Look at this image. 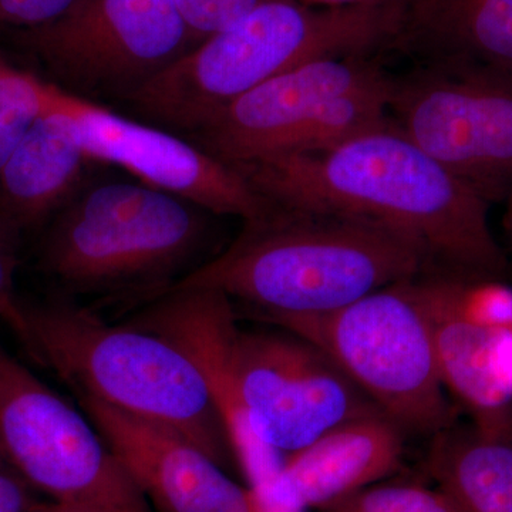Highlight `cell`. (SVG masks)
I'll list each match as a JSON object with an SVG mask.
<instances>
[{
	"mask_svg": "<svg viewBox=\"0 0 512 512\" xmlns=\"http://www.w3.org/2000/svg\"><path fill=\"white\" fill-rule=\"evenodd\" d=\"M127 322L170 340L200 367L255 493L323 434L383 414L308 340L279 328L239 329L231 299L214 289H170Z\"/></svg>",
	"mask_w": 512,
	"mask_h": 512,
	"instance_id": "cell-1",
	"label": "cell"
},
{
	"mask_svg": "<svg viewBox=\"0 0 512 512\" xmlns=\"http://www.w3.org/2000/svg\"><path fill=\"white\" fill-rule=\"evenodd\" d=\"M234 168L275 204L349 212L406 232L437 272L497 279L510 272L488 221L491 202L392 119L328 150Z\"/></svg>",
	"mask_w": 512,
	"mask_h": 512,
	"instance_id": "cell-2",
	"label": "cell"
},
{
	"mask_svg": "<svg viewBox=\"0 0 512 512\" xmlns=\"http://www.w3.org/2000/svg\"><path fill=\"white\" fill-rule=\"evenodd\" d=\"M433 272L419 242L386 222L272 202L244 221L224 252L165 291L214 289L248 303L256 316L316 315Z\"/></svg>",
	"mask_w": 512,
	"mask_h": 512,
	"instance_id": "cell-3",
	"label": "cell"
},
{
	"mask_svg": "<svg viewBox=\"0 0 512 512\" xmlns=\"http://www.w3.org/2000/svg\"><path fill=\"white\" fill-rule=\"evenodd\" d=\"M404 10L406 0L319 8L269 0L192 47L124 103L154 126L187 136L279 74L315 60L367 56L393 45Z\"/></svg>",
	"mask_w": 512,
	"mask_h": 512,
	"instance_id": "cell-4",
	"label": "cell"
},
{
	"mask_svg": "<svg viewBox=\"0 0 512 512\" xmlns=\"http://www.w3.org/2000/svg\"><path fill=\"white\" fill-rule=\"evenodd\" d=\"M74 393L183 434L224 467L235 458L210 386L183 349L67 298L25 302L10 329Z\"/></svg>",
	"mask_w": 512,
	"mask_h": 512,
	"instance_id": "cell-5",
	"label": "cell"
},
{
	"mask_svg": "<svg viewBox=\"0 0 512 512\" xmlns=\"http://www.w3.org/2000/svg\"><path fill=\"white\" fill-rule=\"evenodd\" d=\"M202 212L146 184L94 185L57 212L40 266L70 295L154 298L184 278L204 247Z\"/></svg>",
	"mask_w": 512,
	"mask_h": 512,
	"instance_id": "cell-6",
	"label": "cell"
},
{
	"mask_svg": "<svg viewBox=\"0 0 512 512\" xmlns=\"http://www.w3.org/2000/svg\"><path fill=\"white\" fill-rule=\"evenodd\" d=\"M421 276L336 311L256 318L318 346L404 433L433 437L456 419L437 363Z\"/></svg>",
	"mask_w": 512,
	"mask_h": 512,
	"instance_id": "cell-7",
	"label": "cell"
},
{
	"mask_svg": "<svg viewBox=\"0 0 512 512\" xmlns=\"http://www.w3.org/2000/svg\"><path fill=\"white\" fill-rule=\"evenodd\" d=\"M0 450L35 491L57 503L151 512L86 413L0 343Z\"/></svg>",
	"mask_w": 512,
	"mask_h": 512,
	"instance_id": "cell-8",
	"label": "cell"
},
{
	"mask_svg": "<svg viewBox=\"0 0 512 512\" xmlns=\"http://www.w3.org/2000/svg\"><path fill=\"white\" fill-rule=\"evenodd\" d=\"M22 40L63 92L117 101L198 45L174 0H74Z\"/></svg>",
	"mask_w": 512,
	"mask_h": 512,
	"instance_id": "cell-9",
	"label": "cell"
},
{
	"mask_svg": "<svg viewBox=\"0 0 512 512\" xmlns=\"http://www.w3.org/2000/svg\"><path fill=\"white\" fill-rule=\"evenodd\" d=\"M389 116L493 204L512 192V86L426 66L390 79Z\"/></svg>",
	"mask_w": 512,
	"mask_h": 512,
	"instance_id": "cell-10",
	"label": "cell"
},
{
	"mask_svg": "<svg viewBox=\"0 0 512 512\" xmlns=\"http://www.w3.org/2000/svg\"><path fill=\"white\" fill-rule=\"evenodd\" d=\"M90 161L119 165L141 184L175 195L215 215L254 220L272 207L247 178L187 138L127 119L50 83Z\"/></svg>",
	"mask_w": 512,
	"mask_h": 512,
	"instance_id": "cell-11",
	"label": "cell"
},
{
	"mask_svg": "<svg viewBox=\"0 0 512 512\" xmlns=\"http://www.w3.org/2000/svg\"><path fill=\"white\" fill-rule=\"evenodd\" d=\"M382 69L367 56L330 57L279 74L187 134L231 167L279 156L293 134L329 101L376 82Z\"/></svg>",
	"mask_w": 512,
	"mask_h": 512,
	"instance_id": "cell-12",
	"label": "cell"
},
{
	"mask_svg": "<svg viewBox=\"0 0 512 512\" xmlns=\"http://www.w3.org/2000/svg\"><path fill=\"white\" fill-rule=\"evenodd\" d=\"M77 402L134 484L161 512H265L200 447L170 427L76 393Z\"/></svg>",
	"mask_w": 512,
	"mask_h": 512,
	"instance_id": "cell-13",
	"label": "cell"
},
{
	"mask_svg": "<svg viewBox=\"0 0 512 512\" xmlns=\"http://www.w3.org/2000/svg\"><path fill=\"white\" fill-rule=\"evenodd\" d=\"M468 276L433 272L421 276L424 301L441 379L473 423L512 421V380L507 345L512 330L495 328L471 311Z\"/></svg>",
	"mask_w": 512,
	"mask_h": 512,
	"instance_id": "cell-14",
	"label": "cell"
},
{
	"mask_svg": "<svg viewBox=\"0 0 512 512\" xmlns=\"http://www.w3.org/2000/svg\"><path fill=\"white\" fill-rule=\"evenodd\" d=\"M404 436L383 414L349 421L286 457L271 485L255 494L265 512L326 510L396 473Z\"/></svg>",
	"mask_w": 512,
	"mask_h": 512,
	"instance_id": "cell-15",
	"label": "cell"
},
{
	"mask_svg": "<svg viewBox=\"0 0 512 512\" xmlns=\"http://www.w3.org/2000/svg\"><path fill=\"white\" fill-rule=\"evenodd\" d=\"M394 45L429 66L512 86V0H406Z\"/></svg>",
	"mask_w": 512,
	"mask_h": 512,
	"instance_id": "cell-16",
	"label": "cell"
},
{
	"mask_svg": "<svg viewBox=\"0 0 512 512\" xmlns=\"http://www.w3.org/2000/svg\"><path fill=\"white\" fill-rule=\"evenodd\" d=\"M45 109L0 168V212L16 228L59 212L80 191L90 163L72 117L46 82Z\"/></svg>",
	"mask_w": 512,
	"mask_h": 512,
	"instance_id": "cell-17",
	"label": "cell"
},
{
	"mask_svg": "<svg viewBox=\"0 0 512 512\" xmlns=\"http://www.w3.org/2000/svg\"><path fill=\"white\" fill-rule=\"evenodd\" d=\"M427 470L460 512H512V421H454L431 437Z\"/></svg>",
	"mask_w": 512,
	"mask_h": 512,
	"instance_id": "cell-18",
	"label": "cell"
},
{
	"mask_svg": "<svg viewBox=\"0 0 512 512\" xmlns=\"http://www.w3.org/2000/svg\"><path fill=\"white\" fill-rule=\"evenodd\" d=\"M46 86L0 59V168L45 109Z\"/></svg>",
	"mask_w": 512,
	"mask_h": 512,
	"instance_id": "cell-19",
	"label": "cell"
},
{
	"mask_svg": "<svg viewBox=\"0 0 512 512\" xmlns=\"http://www.w3.org/2000/svg\"><path fill=\"white\" fill-rule=\"evenodd\" d=\"M323 512H460L439 487L376 483Z\"/></svg>",
	"mask_w": 512,
	"mask_h": 512,
	"instance_id": "cell-20",
	"label": "cell"
},
{
	"mask_svg": "<svg viewBox=\"0 0 512 512\" xmlns=\"http://www.w3.org/2000/svg\"><path fill=\"white\" fill-rule=\"evenodd\" d=\"M192 35L201 43L234 25L269 0H174Z\"/></svg>",
	"mask_w": 512,
	"mask_h": 512,
	"instance_id": "cell-21",
	"label": "cell"
},
{
	"mask_svg": "<svg viewBox=\"0 0 512 512\" xmlns=\"http://www.w3.org/2000/svg\"><path fill=\"white\" fill-rule=\"evenodd\" d=\"M74 0H0V23L35 28L62 15Z\"/></svg>",
	"mask_w": 512,
	"mask_h": 512,
	"instance_id": "cell-22",
	"label": "cell"
},
{
	"mask_svg": "<svg viewBox=\"0 0 512 512\" xmlns=\"http://www.w3.org/2000/svg\"><path fill=\"white\" fill-rule=\"evenodd\" d=\"M33 491L0 450V512H29L37 504Z\"/></svg>",
	"mask_w": 512,
	"mask_h": 512,
	"instance_id": "cell-23",
	"label": "cell"
},
{
	"mask_svg": "<svg viewBox=\"0 0 512 512\" xmlns=\"http://www.w3.org/2000/svg\"><path fill=\"white\" fill-rule=\"evenodd\" d=\"M15 268V249L0 248V320L9 328L15 323L19 308V298L13 291Z\"/></svg>",
	"mask_w": 512,
	"mask_h": 512,
	"instance_id": "cell-24",
	"label": "cell"
},
{
	"mask_svg": "<svg viewBox=\"0 0 512 512\" xmlns=\"http://www.w3.org/2000/svg\"><path fill=\"white\" fill-rule=\"evenodd\" d=\"M29 512H117L106 508L92 507V505L57 503L36 504Z\"/></svg>",
	"mask_w": 512,
	"mask_h": 512,
	"instance_id": "cell-25",
	"label": "cell"
},
{
	"mask_svg": "<svg viewBox=\"0 0 512 512\" xmlns=\"http://www.w3.org/2000/svg\"><path fill=\"white\" fill-rule=\"evenodd\" d=\"M504 227L512 241V192L505 198Z\"/></svg>",
	"mask_w": 512,
	"mask_h": 512,
	"instance_id": "cell-26",
	"label": "cell"
},
{
	"mask_svg": "<svg viewBox=\"0 0 512 512\" xmlns=\"http://www.w3.org/2000/svg\"><path fill=\"white\" fill-rule=\"evenodd\" d=\"M306 2L316 3L320 6H333V5H349V3L367 2V0H306Z\"/></svg>",
	"mask_w": 512,
	"mask_h": 512,
	"instance_id": "cell-27",
	"label": "cell"
}]
</instances>
